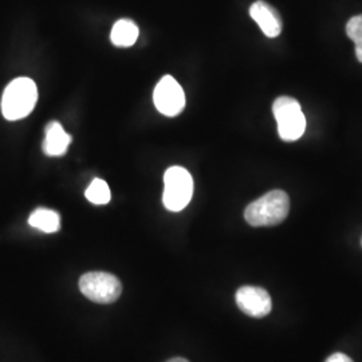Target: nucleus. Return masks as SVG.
Returning a JSON list of instances; mask_svg holds the SVG:
<instances>
[{
  "instance_id": "obj_7",
  "label": "nucleus",
  "mask_w": 362,
  "mask_h": 362,
  "mask_svg": "<svg viewBox=\"0 0 362 362\" xmlns=\"http://www.w3.org/2000/svg\"><path fill=\"white\" fill-rule=\"evenodd\" d=\"M235 300L238 308L252 318H263L272 309V297L262 287L243 286L236 291Z\"/></svg>"
},
{
  "instance_id": "obj_3",
  "label": "nucleus",
  "mask_w": 362,
  "mask_h": 362,
  "mask_svg": "<svg viewBox=\"0 0 362 362\" xmlns=\"http://www.w3.org/2000/svg\"><path fill=\"white\" fill-rule=\"evenodd\" d=\"M272 113L278 122L279 137L284 141L293 143L303 136L306 129V118L297 100L291 97L276 98L272 105Z\"/></svg>"
},
{
  "instance_id": "obj_10",
  "label": "nucleus",
  "mask_w": 362,
  "mask_h": 362,
  "mask_svg": "<svg viewBox=\"0 0 362 362\" xmlns=\"http://www.w3.org/2000/svg\"><path fill=\"white\" fill-rule=\"evenodd\" d=\"M28 224L42 233H54L61 230V216L52 209L38 208L30 215Z\"/></svg>"
},
{
  "instance_id": "obj_13",
  "label": "nucleus",
  "mask_w": 362,
  "mask_h": 362,
  "mask_svg": "<svg viewBox=\"0 0 362 362\" xmlns=\"http://www.w3.org/2000/svg\"><path fill=\"white\" fill-rule=\"evenodd\" d=\"M346 34L356 45V57L362 64V15L353 16L346 25Z\"/></svg>"
},
{
  "instance_id": "obj_4",
  "label": "nucleus",
  "mask_w": 362,
  "mask_h": 362,
  "mask_svg": "<svg viewBox=\"0 0 362 362\" xmlns=\"http://www.w3.org/2000/svg\"><path fill=\"white\" fill-rule=\"evenodd\" d=\"M163 203L169 211L179 212L187 207L194 194L191 173L182 167H170L164 175Z\"/></svg>"
},
{
  "instance_id": "obj_12",
  "label": "nucleus",
  "mask_w": 362,
  "mask_h": 362,
  "mask_svg": "<svg viewBox=\"0 0 362 362\" xmlns=\"http://www.w3.org/2000/svg\"><path fill=\"white\" fill-rule=\"evenodd\" d=\"M86 199L97 206H103V204H107L110 202V188L107 185L106 181L103 179H94L91 181L90 185L88 187L86 192H85Z\"/></svg>"
},
{
  "instance_id": "obj_8",
  "label": "nucleus",
  "mask_w": 362,
  "mask_h": 362,
  "mask_svg": "<svg viewBox=\"0 0 362 362\" xmlns=\"http://www.w3.org/2000/svg\"><path fill=\"white\" fill-rule=\"evenodd\" d=\"M251 18L258 23L263 34L269 38H276L282 33V18L267 1L258 0L250 7Z\"/></svg>"
},
{
  "instance_id": "obj_9",
  "label": "nucleus",
  "mask_w": 362,
  "mask_h": 362,
  "mask_svg": "<svg viewBox=\"0 0 362 362\" xmlns=\"http://www.w3.org/2000/svg\"><path fill=\"white\" fill-rule=\"evenodd\" d=\"M70 143H71L70 134L64 129V127L59 122L52 121L50 124H47L45 129V140L42 144V149L46 155L52 156V157L65 155Z\"/></svg>"
},
{
  "instance_id": "obj_2",
  "label": "nucleus",
  "mask_w": 362,
  "mask_h": 362,
  "mask_svg": "<svg viewBox=\"0 0 362 362\" xmlns=\"http://www.w3.org/2000/svg\"><path fill=\"white\" fill-rule=\"evenodd\" d=\"M38 101V89L33 79L16 78L8 83L1 98V113L10 121L28 116Z\"/></svg>"
},
{
  "instance_id": "obj_14",
  "label": "nucleus",
  "mask_w": 362,
  "mask_h": 362,
  "mask_svg": "<svg viewBox=\"0 0 362 362\" xmlns=\"http://www.w3.org/2000/svg\"><path fill=\"white\" fill-rule=\"evenodd\" d=\"M325 362H354L351 358H350L349 356H346V354H344V353H334V354H332L327 360Z\"/></svg>"
},
{
  "instance_id": "obj_11",
  "label": "nucleus",
  "mask_w": 362,
  "mask_h": 362,
  "mask_svg": "<svg viewBox=\"0 0 362 362\" xmlns=\"http://www.w3.org/2000/svg\"><path fill=\"white\" fill-rule=\"evenodd\" d=\"M139 38V27L130 19H119L113 26L110 40L117 47H130Z\"/></svg>"
},
{
  "instance_id": "obj_5",
  "label": "nucleus",
  "mask_w": 362,
  "mask_h": 362,
  "mask_svg": "<svg viewBox=\"0 0 362 362\" xmlns=\"http://www.w3.org/2000/svg\"><path fill=\"white\" fill-rule=\"evenodd\" d=\"M81 293L95 303H113L122 293V285L116 275L109 272H86L79 279Z\"/></svg>"
},
{
  "instance_id": "obj_6",
  "label": "nucleus",
  "mask_w": 362,
  "mask_h": 362,
  "mask_svg": "<svg viewBox=\"0 0 362 362\" xmlns=\"http://www.w3.org/2000/svg\"><path fill=\"white\" fill-rule=\"evenodd\" d=\"M153 101L161 115L175 117L180 115L185 106V94L175 78L165 76L155 88Z\"/></svg>"
},
{
  "instance_id": "obj_15",
  "label": "nucleus",
  "mask_w": 362,
  "mask_h": 362,
  "mask_svg": "<svg viewBox=\"0 0 362 362\" xmlns=\"http://www.w3.org/2000/svg\"><path fill=\"white\" fill-rule=\"evenodd\" d=\"M167 362H189L188 360H185V358H180V357H176V358H172V360H169Z\"/></svg>"
},
{
  "instance_id": "obj_1",
  "label": "nucleus",
  "mask_w": 362,
  "mask_h": 362,
  "mask_svg": "<svg viewBox=\"0 0 362 362\" xmlns=\"http://www.w3.org/2000/svg\"><path fill=\"white\" fill-rule=\"evenodd\" d=\"M290 199L285 191L274 189L252 202L245 211V219L252 227H272L288 216Z\"/></svg>"
}]
</instances>
